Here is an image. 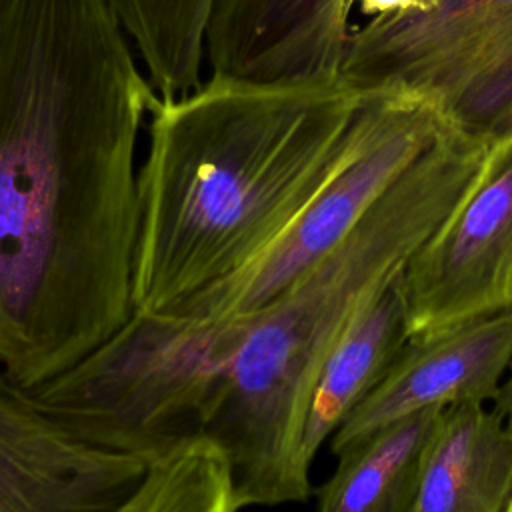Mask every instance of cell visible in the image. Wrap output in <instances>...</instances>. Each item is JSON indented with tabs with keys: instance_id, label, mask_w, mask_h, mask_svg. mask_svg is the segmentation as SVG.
Here are the masks:
<instances>
[{
	"instance_id": "3957f363",
	"label": "cell",
	"mask_w": 512,
	"mask_h": 512,
	"mask_svg": "<svg viewBox=\"0 0 512 512\" xmlns=\"http://www.w3.org/2000/svg\"><path fill=\"white\" fill-rule=\"evenodd\" d=\"M488 144L450 124L338 246L248 314L204 428L232 460L242 508L312 496L304 430L322 368L354 316L458 204Z\"/></svg>"
},
{
	"instance_id": "4fadbf2b",
	"label": "cell",
	"mask_w": 512,
	"mask_h": 512,
	"mask_svg": "<svg viewBox=\"0 0 512 512\" xmlns=\"http://www.w3.org/2000/svg\"><path fill=\"white\" fill-rule=\"evenodd\" d=\"M406 340L404 296L396 278L354 316L322 368L304 430V454L310 462L378 384Z\"/></svg>"
},
{
	"instance_id": "5b68a950",
	"label": "cell",
	"mask_w": 512,
	"mask_h": 512,
	"mask_svg": "<svg viewBox=\"0 0 512 512\" xmlns=\"http://www.w3.org/2000/svg\"><path fill=\"white\" fill-rule=\"evenodd\" d=\"M342 78L426 96L452 126L492 140L512 130V0H424L362 24Z\"/></svg>"
},
{
	"instance_id": "52a82bcc",
	"label": "cell",
	"mask_w": 512,
	"mask_h": 512,
	"mask_svg": "<svg viewBox=\"0 0 512 512\" xmlns=\"http://www.w3.org/2000/svg\"><path fill=\"white\" fill-rule=\"evenodd\" d=\"M408 338L512 308V130L400 276Z\"/></svg>"
},
{
	"instance_id": "277c9868",
	"label": "cell",
	"mask_w": 512,
	"mask_h": 512,
	"mask_svg": "<svg viewBox=\"0 0 512 512\" xmlns=\"http://www.w3.org/2000/svg\"><path fill=\"white\" fill-rule=\"evenodd\" d=\"M248 324V314L132 312L106 340L30 392L70 434L146 464L204 432Z\"/></svg>"
},
{
	"instance_id": "e0dca14e",
	"label": "cell",
	"mask_w": 512,
	"mask_h": 512,
	"mask_svg": "<svg viewBox=\"0 0 512 512\" xmlns=\"http://www.w3.org/2000/svg\"><path fill=\"white\" fill-rule=\"evenodd\" d=\"M4 2H6V0H0V10H2V6H4Z\"/></svg>"
},
{
	"instance_id": "8fae6325",
	"label": "cell",
	"mask_w": 512,
	"mask_h": 512,
	"mask_svg": "<svg viewBox=\"0 0 512 512\" xmlns=\"http://www.w3.org/2000/svg\"><path fill=\"white\" fill-rule=\"evenodd\" d=\"M512 426L482 400L438 412L426 442L412 512H508Z\"/></svg>"
},
{
	"instance_id": "5bb4252c",
	"label": "cell",
	"mask_w": 512,
	"mask_h": 512,
	"mask_svg": "<svg viewBox=\"0 0 512 512\" xmlns=\"http://www.w3.org/2000/svg\"><path fill=\"white\" fill-rule=\"evenodd\" d=\"M218 0H110L160 98L202 82L206 36Z\"/></svg>"
},
{
	"instance_id": "9a60e30c",
	"label": "cell",
	"mask_w": 512,
	"mask_h": 512,
	"mask_svg": "<svg viewBox=\"0 0 512 512\" xmlns=\"http://www.w3.org/2000/svg\"><path fill=\"white\" fill-rule=\"evenodd\" d=\"M242 510L232 460L208 432L194 434L154 460L120 512H236Z\"/></svg>"
},
{
	"instance_id": "2e32d148",
	"label": "cell",
	"mask_w": 512,
	"mask_h": 512,
	"mask_svg": "<svg viewBox=\"0 0 512 512\" xmlns=\"http://www.w3.org/2000/svg\"><path fill=\"white\" fill-rule=\"evenodd\" d=\"M494 410L512 426V374L500 384L494 396Z\"/></svg>"
},
{
	"instance_id": "30bf717a",
	"label": "cell",
	"mask_w": 512,
	"mask_h": 512,
	"mask_svg": "<svg viewBox=\"0 0 512 512\" xmlns=\"http://www.w3.org/2000/svg\"><path fill=\"white\" fill-rule=\"evenodd\" d=\"M350 36L344 0H218L206 64L260 82L338 78Z\"/></svg>"
},
{
	"instance_id": "9c48e42d",
	"label": "cell",
	"mask_w": 512,
	"mask_h": 512,
	"mask_svg": "<svg viewBox=\"0 0 512 512\" xmlns=\"http://www.w3.org/2000/svg\"><path fill=\"white\" fill-rule=\"evenodd\" d=\"M512 364V308L408 338L378 384L330 436L332 454L424 408L494 400Z\"/></svg>"
},
{
	"instance_id": "7a4b0ae2",
	"label": "cell",
	"mask_w": 512,
	"mask_h": 512,
	"mask_svg": "<svg viewBox=\"0 0 512 512\" xmlns=\"http://www.w3.org/2000/svg\"><path fill=\"white\" fill-rule=\"evenodd\" d=\"M362 98L342 76L222 74L160 98L138 168L134 312L178 316L250 270L344 158Z\"/></svg>"
},
{
	"instance_id": "8992f818",
	"label": "cell",
	"mask_w": 512,
	"mask_h": 512,
	"mask_svg": "<svg viewBox=\"0 0 512 512\" xmlns=\"http://www.w3.org/2000/svg\"><path fill=\"white\" fill-rule=\"evenodd\" d=\"M362 92L344 158L294 224L250 270L194 300L178 316L224 318L264 308L338 246L450 126L440 108L416 92Z\"/></svg>"
},
{
	"instance_id": "7c38bea8",
	"label": "cell",
	"mask_w": 512,
	"mask_h": 512,
	"mask_svg": "<svg viewBox=\"0 0 512 512\" xmlns=\"http://www.w3.org/2000/svg\"><path fill=\"white\" fill-rule=\"evenodd\" d=\"M442 408H424L386 422L336 452V470L312 490L318 510L412 512L422 454Z\"/></svg>"
},
{
	"instance_id": "ba28073f",
	"label": "cell",
	"mask_w": 512,
	"mask_h": 512,
	"mask_svg": "<svg viewBox=\"0 0 512 512\" xmlns=\"http://www.w3.org/2000/svg\"><path fill=\"white\" fill-rule=\"evenodd\" d=\"M144 462L62 428L0 370V512H120Z\"/></svg>"
},
{
	"instance_id": "ac0fdd59",
	"label": "cell",
	"mask_w": 512,
	"mask_h": 512,
	"mask_svg": "<svg viewBox=\"0 0 512 512\" xmlns=\"http://www.w3.org/2000/svg\"><path fill=\"white\" fill-rule=\"evenodd\" d=\"M508 512H512V502H510V508H508Z\"/></svg>"
},
{
	"instance_id": "6da1fadb",
	"label": "cell",
	"mask_w": 512,
	"mask_h": 512,
	"mask_svg": "<svg viewBox=\"0 0 512 512\" xmlns=\"http://www.w3.org/2000/svg\"><path fill=\"white\" fill-rule=\"evenodd\" d=\"M160 96L110 0L0 10V370L26 388L134 312L136 144Z\"/></svg>"
}]
</instances>
